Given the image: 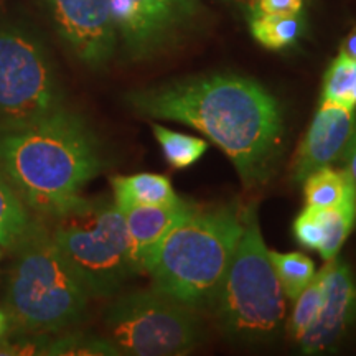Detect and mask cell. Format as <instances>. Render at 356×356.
Segmentation results:
<instances>
[{"mask_svg": "<svg viewBox=\"0 0 356 356\" xmlns=\"http://www.w3.org/2000/svg\"><path fill=\"white\" fill-rule=\"evenodd\" d=\"M144 118L186 124L228 155L246 186L266 184L282 154L284 119L277 99L254 79L210 74L178 79L124 96Z\"/></svg>", "mask_w": 356, "mask_h": 356, "instance_id": "cell-1", "label": "cell"}, {"mask_svg": "<svg viewBox=\"0 0 356 356\" xmlns=\"http://www.w3.org/2000/svg\"><path fill=\"white\" fill-rule=\"evenodd\" d=\"M104 167L95 131L68 108L29 127L0 132V172L38 216L81 198L84 186Z\"/></svg>", "mask_w": 356, "mask_h": 356, "instance_id": "cell-2", "label": "cell"}, {"mask_svg": "<svg viewBox=\"0 0 356 356\" xmlns=\"http://www.w3.org/2000/svg\"><path fill=\"white\" fill-rule=\"evenodd\" d=\"M6 310L17 335H60L86 317L89 293L53 241L42 216L35 215L13 249Z\"/></svg>", "mask_w": 356, "mask_h": 356, "instance_id": "cell-3", "label": "cell"}, {"mask_svg": "<svg viewBox=\"0 0 356 356\" xmlns=\"http://www.w3.org/2000/svg\"><path fill=\"white\" fill-rule=\"evenodd\" d=\"M243 228L244 211L239 208H193L147 261L152 287L195 310L213 307Z\"/></svg>", "mask_w": 356, "mask_h": 356, "instance_id": "cell-4", "label": "cell"}, {"mask_svg": "<svg viewBox=\"0 0 356 356\" xmlns=\"http://www.w3.org/2000/svg\"><path fill=\"white\" fill-rule=\"evenodd\" d=\"M42 218L61 256L92 299L114 296L126 280L140 274L126 220L114 200L81 197Z\"/></svg>", "mask_w": 356, "mask_h": 356, "instance_id": "cell-5", "label": "cell"}, {"mask_svg": "<svg viewBox=\"0 0 356 356\" xmlns=\"http://www.w3.org/2000/svg\"><path fill=\"white\" fill-rule=\"evenodd\" d=\"M213 307L226 335L248 343L270 340L284 323L286 296L252 207L244 211L243 234Z\"/></svg>", "mask_w": 356, "mask_h": 356, "instance_id": "cell-6", "label": "cell"}, {"mask_svg": "<svg viewBox=\"0 0 356 356\" xmlns=\"http://www.w3.org/2000/svg\"><path fill=\"white\" fill-rule=\"evenodd\" d=\"M102 323L104 338L119 355H188L203 338L197 310L154 287L118 297Z\"/></svg>", "mask_w": 356, "mask_h": 356, "instance_id": "cell-7", "label": "cell"}, {"mask_svg": "<svg viewBox=\"0 0 356 356\" xmlns=\"http://www.w3.org/2000/svg\"><path fill=\"white\" fill-rule=\"evenodd\" d=\"M66 108L43 47L19 29H0V132L17 131Z\"/></svg>", "mask_w": 356, "mask_h": 356, "instance_id": "cell-8", "label": "cell"}, {"mask_svg": "<svg viewBox=\"0 0 356 356\" xmlns=\"http://www.w3.org/2000/svg\"><path fill=\"white\" fill-rule=\"evenodd\" d=\"M58 33L89 68L108 65L115 50L109 0H47Z\"/></svg>", "mask_w": 356, "mask_h": 356, "instance_id": "cell-9", "label": "cell"}, {"mask_svg": "<svg viewBox=\"0 0 356 356\" xmlns=\"http://www.w3.org/2000/svg\"><path fill=\"white\" fill-rule=\"evenodd\" d=\"M325 297L317 320L297 343L302 353L318 355L337 345L356 318V282L346 262L327 261L323 267Z\"/></svg>", "mask_w": 356, "mask_h": 356, "instance_id": "cell-10", "label": "cell"}, {"mask_svg": "<svg viewBox=\"0 0 356 356\" xmlns=\"http://www.w3.org/2000/svg\"><path fill=\"white\" fill-rule=\"evenodd\" d=\"M356 109L322 102L297 150L292 177L304 181L310 173L343 155L355 124Z\"/></svg>", "mask_w": 356, "mask_h": 356, "instance_id": "cell-11", "label": "cell"}, {"mask_svg": "<svg viewBox=\"0 0 356 356\" xmlns=\"http://www.w3.org/2000/svg\"><path fill=\"white\" fill-rule=\"evenodd\" d=\"M193 208V204L180 200L175 204H140L122 211L131 238L132 256L140 273H145L147 261L163 236Z\"/></svg>", "mask_w": 356, "mask_h": 356, "instance_id": "cell-12", "label": "cell"}, {"mask_svg": "<svg viewBox=\"0 0 356 356\" xmlns=\"http://www.w3.org/2000/svg\"><path fill=\"white\" fill-rule=\"evenodd\" d=\"M111 185H113V200L121 211L140 204H175L181 200L173 190L170 180L159 173L114 177Z\"/></svg>", "mask_w": 356, "mask_h": 356, "instance_id": "cell-13", "label": "cell"}, {"mask_svg": "<svg viewBox=\"0 0 356 356\" xmlns=\"http://www.w3.org/2000/svg\"><path fill=\"white\" fill-rule=\"evenodd\" d=\"M152 30L159 47L175 38L198 13L197 0H134Z\"/></svg>", "mask_w": 356, "mask_h": 356, "instance_id": "cell-14", "label": "cell"}, {"mask_svg": "<svg viewBox=\"0 0 356 356\" xmlns=\"http://www.w3.org/2000/svg\"><path fill=\"white\" fill-rule=\"evenodd\" d=\"M305 207L335 208L356 198V185L345 168L338 170L330 165L310 173L304 181Z\"/></svg>", "mask_w": 356, "mask_h": 356, "instance_id": "cell-15", "label": "cell"}, {"mask_svg": "<svg viewBox=\"0 0 356 356\" xmlns=\"http://www.w3.org/2000/svg\"><path fill=\"white\" fill-rule=\"evenodd\" d=\"M33 213L26 207L19 191L0 172V244L13 251L29 229Z\"/></svg>", "mask_w": 356, "mask_h": 356, "instance_id": "cell-16", "label": "cell"}, {"mask_svg": "<svg viewBox=\"0 0 356 356\" xmlns=\"http://www.w3.org/2000/svg\"><path fill=\"white\" fill-rule=\"evenodd\" d=\"M251 35L267 50H282L291 47L304 33L305 22L300 13L292 15H251Z\"/></svg>", "mask_w": 356, "mask_h": 356, "instance_id": "cell-17", "label": "cell"}, {"mask_svg": "<svg viewBox=\"0 0 356 356\" xmlns=\"http://www.w3.org/2000/svg\"><path fill=\"white\" fill-rule=\"evenodd\" d=\"M269 259L273 262L284 296L291 300H296L317 274L314 261L302 252L269 251Z\"/></svg>", "mask_w": 356, "mask_h": 356, "instance_id": "cell-18", "label": "cell"}, {"mask_svg": "<svg viewBox=\"0 0 356 356\" xmlns=\"http://www.w3.org/2000/svg\"><path fill=\"white\" fill-rule=\"evenodd\" d=\"M152 132L162 149L163 157L173 168L191 167L208 150V144L203 139L170 131L160 124H152Z\"/></svg>", "mask_w": 356, "mask_h": 356, "instance_id": "cell-19", "label": "cell"}, {"mask_svg": "<svg viewBox=\"0 0 356 356\" xmlns=\"http://www.w3.org/2000/svg\"><path fill=\"white\" fill-rule=\"evenodd\" d=\"M322 102L356 109V60L338 55L323 76Z\"/></svg>", "mask_w": 356, "mask_h": 356, "instance_id": "cell-20", "label": "cell"}, {"mask_svg": "<svg viewBox=\"0 0 356 356\" xmlns=\"http://www.w3.org/2000/svg\"><path fill=\"white\" fill-rule=\"evenodd\" d=\"M325 297V282H323V269H320L315 277L310 280L309 286L299 293L296 305L287 322V333L292 340L299 341L302 335L309 330L317 320L320 309H322Z\"/></svg>", "mask_w": 356, "mask_h": 356, "instance_id": "cell-21", "label": "cell"}, {"mask_svg": "<svg viewBox=\"0 0 356 356\" xmlns=\"http://www.w3.org/2000/svg\"><path fill=\"white\" fill-rule=\"evenodd\" d=\"M293 236L297 243L307 249L318 251L323 243V228L318 208L305 207L304 211L293 221Z\"/></svg>", "mask_w": 356, "mask_h": 356, "instance_id": "cell-22", "label": "cell"}, {"mask_svg": "<svg viewBox=\"0 0 356 356\" xmlns=\"http://www.w3.org/2000/svg\"><path fill=\"white\" fill-rule=\"evenodd\" d=\"M304 0H254L251 7V15H292L300 13Z\"/></svg>", "mask_w": 356, "mask_h": 356, "instance_id": "cell-23", "label": "cell"}, {"mask_svg": "<svg viewBox=\"0 0 356 356\" xmlns=\"http://www.w3.org/2000/svg\"><path fill=\"white\" fill-rule=\"evenodd\" d=\"M343 160H345V170L350 173L351 178H353L355 185H356V113H355L353 131H351L350 140L345 147Z\"/></svg>", "mask_w": 356, "mask_h": 356, "instance_id": "cell-24", "label": "cell"}, {"mask_svg": "<svg viewBox=\"0 0 356 356\" xmlns=\"http://www.w3.org/2000/svg\"><path fill=\"white\" fill-rule=\"evenodd\" d=\"M340 55L351 58V60H356V26L348 35H346L343 43H341Z\"/></svg>", "mask_w": 356, "mask_h": 356, "instance_id": "cell-25", "label": "cell"}, {"mask_svg": "<svg viewBox=\"0 0 356 356\" xmlns=\"http://www.w3.org/2000/svg\"><path fill=\"white\" fill-rule=\"evenodd\" d=\"M10 333V318H8L7 312L0 309V340Z\"/></svg>", "mask_w": 356, "mask_h": 356, "instance_id": "cell-26", "label": "cell"}, {"mask_svg": "<svg viewBox=\"0 0 356 356\" xmlns=\"http://www.w3.org/2000/svg\"><path fill=\"white\" fill-rule=\"evenodd\" d=\"M231 2H238V3H243V6H246L249 10H251V7H252V2H254V0H231Z\"/></svg>", "mask_w": 356, "mask_h": 356, "instance_id": "cell-27", "label": "cell"}, {"mask_svg": "<svg viewBox=\"0 0 356 356\" xmlns=\"http://www.w3.org/2000/svg\"><path fill=\"white\" fill-rule=\"evenodd\" d=\"M2 256H3V248L2 244H0V261H2Z\"/></svg>", "mask_w": 356, "mask_h": 356, "instance_id": "cell-28", "label": "cell"}, {"mask_svg": "<svg viewBox=\"0 0 356 356\" xmlns=\"http://www.w3.org/2000/svg\"><path fill=\"white\" fill-rule=\"evenodd\" d=\"M355 221H356V220H355Z\"/></svg>", "mask_w": 356, "mask_h": 356, "instance_id": "cell-29", "label": "cell"}]
</instances>
